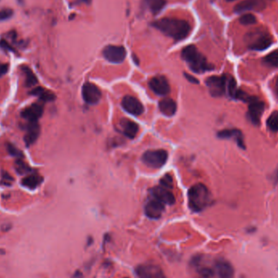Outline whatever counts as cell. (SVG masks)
I'll use <instances>...</instances> for the list:
<instances>
[{
	"label": "cell",
	"mask_w": 278,
	"mask_h": 278,
	"mask_svg": "<svg viewBox=\"0 0 278 278\" xmlns=\"http://www.w3.org/2000/svg\"></svg>",
	"instance_id": "42"
},
{
	"label": "cell",
	"mask_w": 278,
	"mask_h": 278,
	"mask_svg": "<svg viewBox=\"0 0 278 278\" xmlns=\"http://www.w3.org/2000/svg\"><path fill=\"white\" fill-rule=\"evenodd\" d=\"M15 169L19 174H31L32 169L23 161L22 159H17L15 164Z\"/></svg>",
	"instance_id": "30"
},
{
	"label": "cell",
	"mask_w": 278,
	"mask_h": 278,
	"mask_svg": "<svg viewBox=\"0 0 278 278\" xmlns=\"http://www.w3.org/2000/svg\"><path fill=\"white\" fill-rule=\"evenodd\" d=\"M7 150H8V153L12 156L17 158V159H21L23 158V153L21 151L17 149L14 145L12 143H7Z\"/></svg>",
	"instance_id": "32"
},
{
	"label": "cell",
	"mask_w": 278,
	"mask_h": 278,
	"mask_svg": "<svg viewBox=\"0 0 278 278\" xmlns=\"http://www.w3.org/2000/svg\"><path fill=\"white\" fill-rule=\"evenodd\" d=\"M226 1H228V2H232V1H234V0H226Z\"/></svg>",
	"instance_id": "41"
},
{
	"label": "cell",
	"mask_w": 278,
	"mask_h": 278,
	"mask_svg": "<svg viewBox=\"0 0 278 278\" xmlns=\"http://www.w3.org/2000/svg\"><path fill=\"white\" fill-rule=\"evenodd\" d=\"M9 70V65L6 63L0 62V77L7 74Z\"/></svg>",
	"instance_id": "36"
},
{
	"label": "cell",
	"mask_w": 278,
	"mask_h": 278,
	"mask_svg": "<svg viewBox=\"0 0 278 278\" xmlns=\"http://www.w3.org/2000/svg\"><path fill=\"white\" fill-rule=\"evenodd\" d=\"M265 8V3L263 0H244L238 3L234 8L236 13H245L248 11L262 10Z\"/></svg>",
	"instance_id": "17"
},
{
	"label": "cell",
	"mask_w": 278,
	"mask_h": 278,
	"mask_svg": "<svg viewBox=\"0 0 278 278\" xmlns=\"http://www.w3.org/2000/svg\"><path fill=\"white\" fill-rule=\"evenodd\" d=\"M135 273L139 278H166L162 268L153 263L140 264L135 268Z\"/></svg>",
	"instance_id": "7"
},
{
	"label": "cell",
	"mask_w": 278,
	"mask_h": 278,
	"mask_svg": "<svg viewBox=\"0 0 278 278\" xmlns=\"http://www.w3.org/2000/svg\"><path fill=\"white\" fill-rule=\"evenodd\" d=\"M185 76L187 77V79L189 80V82H192V83H199V81L194 78L191 75L187 74V73H185Z\"/></svg>",
	"instance_id": "37"
},
{
	"label": "cell",
	"mask_w": 278,
	"mask_h": 278,
	"mask_svg": "<svg viewBox=\"0 0 278 278\" xmlns=\"http://www.w3.org/2000/svg\"><path fill=\"white\" fill-rule=\"evenodd\" d=\"M274 90H275L276 95L278 99V77H277L275 82V86H274Z\"/></svg>",
	"instance_id": "38"
},
{
	"label": "cell",
	"mask_w": 278,
	"mask_h": 278,
	"mask_svg": "<svg viewBox=\"0 0 278 278\" xmlns=\"http://www.w3.org/2000/svg\"><path fill=\"white\" fill-rule=\"evenodd\" d=\"M238 90H239V89L237 88L236 81H235L234 77L228 75V77H227V84H226V92L228 93V95L232 99L235 100Z\"/></svg>",
	"instance_id": "27"
},
{
	"label": "cell",
	"mask_w": 278,
	"mask_h": 278,
	"mask_svg": "<svg viewBox=\"0 0 278 278\" xmlns=\"http://www.w3.org/2000/svg\"><path fill=\"white\" fill-rule=\"evenodd\" d=\"M146 4L153 14H158L166 5V0H146Z\"/></svg>",
	"instance_id": "26"
},
{
	"label": "cell",
	"mask_w": 278,
	"mask_h": 278,
	"mask_svg": "<svg viewBox=\"0 0 278 278\" xmlns=\"http://www.w3.org/2000/svg\"><path fill=\"white\" fill-rule=\"evenodd\" d=\"M249 48L254 51H264L273 43V37L265 31H252L246 37Z\"/></svg>",
	"instance_id": "4"
},
{
	"label": "cell",
	"mask_w": 278,
	"mask_h": 278,
	"mask_svg": "<svg viewBox=\"0 0 278 278\" xmlns=\"http://www.w3.org/2000/svg\"><path fill=\"white\" fill-rule=\"evenodd\" d=\"M267 126L273 133L278 132V111L271 113L267 120Z\"/></svg>",
	"instance_id": "29"
},
{
	"label": "cell",
	"mask_w": 278,
	"mask_h": 278,
	"mask_svg": "<svg viewBox=\"0 0 278 278\" xmlns=\"http://www.w3.org/2000/svg\"><path fill=\"white\" fill-rule=\"evenodd\" d=\"M248 104V112H247L248 119L251 121L252 124L259 125L261 123V117L263 116L265 109V104L256 97H254Z\"/></svg>",
	"instance_id": "9"
},
{
	"label": "cell",
	"mask_w": 278,
	"mask_h": 278,
	"mask_svg": "<svg viewBox=\"0 0 278 278\" xmlns=\"http://www.w3.org/2000/svg\"><path fill=\"white\" fill-rule=\"evenodd\" d=\"M20 70H21L23 75L25 76V86L26 87H35V85L37 84V77L35 76L32 70H30V67H28L26 65H23L20 67Z\"/></svg>",
	"instance_id": "25"
},
{
	"label": "cell",
	"mask_w": 278,
	"mask_h": 278,
	"mask_svg": "<svg viewBox=\"0 0 278 278\" xmlns=\"http://www.w3.org/2000/svg\"><path fill=\"white\" fill-rule=\"evenodd\" d=\"M152 25L176 41L185 39L191 31V25L187 20L176 18H161L152 23Z\"/></svg>",
	"instance_id": "1"
},
{
	"label": "cell",
	"mask_w": 278,
	"mask_h": 278,
	"mask_svg": "<svg viewBox=\"0 0 278 278\" xmlns=\"http://www.w3.org/2000/svg\"><path fill=\"white\" fill-rule=\"evenodd\" d=\"M188 204L194 212H199L211 204V194L204 184H196L189 190Z\"/></svg>",
	"instance_id": "3"
},
{
	"label": "cell",
	"mask_w": 278,
	"mask_h": 278,
	"mask_svg": "<svg viewBox=\"0 0 278 278\" xmlns=\"http://www.w3.org/2000/svg\"><path fill=\"white\" fill-rule=\"evenodd\" d=\"M103 55L109 62L120 64L126 57V51L122 46L108 45L103 50Z\"/></svg>",
	"instance_id": "8"
},
{
	"label": "cell",
	"mask_w": 278,
	"mask_h": 278,
	"mask_svg": "<svg viewBox=\"0 0 278 278\" xmlns=\"http://www.w3.org/2000/svg\"><path fill=\"white\" fill-rule=\"evenodd\" d=\"M43 107L40 104H33L21 112V117L28 122H37L43 114Z\"/></svg>",
	"instance_id": "19"
},
{
	"label": "cell",
	"mask_w": 278,
	"mask_h": 278,
	"mask_svg": "<svg viewBox=\"0 0 278 278\" xmlns=\"http://www.w3.org/2000/svg\"><path fill=\"white\" fill-rule=\"evenodd\" d=\"M215 272L218 278H234L233 266L224 259H219L215 262Z\"/></svg>",
	"instance_id": "16"
},
{
	"label": "cell",
	"mask_w": 278,
	"mask_h": 278,
	"mask_svg": "<svg viewBox=\"0 0 278 278\" xmlns=\"http://www.w3.org/2000/svg\"><path fill=\"white\" fill-rule=\"evenodd\" d=\"M13 10L11 8H3L0 10V21L8 20L13 16Z\"/></svg>",
	"instance_id": "33"
},
{
	"label": "cell",
	"mask_w": 278,
	"mask_h": 278,
	"mask_svg": "<svg viewBox=\"0 0 278 278\" xmlns=\"http://www.w3.org/2000/svg\"><path fill=\"white\" fill-rule=\"evenodd\" d=\"M80 1H82V2H84L86 3H89L91 2V0H80Z\"/></svg>",
	"instance_id": "39"
},
{
	"label": "cell",
	"mask_w": 278,
	"mask_h": 278,
	"mask_svg": "<svg viewBox=\"0 0 278 278\" xmlns=\"http://www.w3.org/2000/svg\"><path fill=\"white\" fill-rule=\"evenodd\" d=\"M122 133L130 139H134L139 133V124L129 119H122L120 122Z\"/></svg>",
	"instance_id": "21"
},
{
	"label": "cell",
	"mask_w": 278,
	"mask_h": 278,
	"mask_svg": "<svg viewBox=\"0 0 278 278\" xmlns=\"http://www.w3.org/2000/svg\"><path fill=\"white\" fill-rule=\"evenodd\" d=\"M151 194L154 199L161 202L162 204L173 205V204H175V201H176V199H175V196L173 194V192L170 191L168 188H165L162 186L152 188Z\"/></svg>",
	"instance_id": "13"
},
{
	"label": "cell",
	"mask_w": 278,
	"mask_h": 278,
	"mask_svg": "<svg viewBox=\"0 0 278 278\" xmlns=\"http://www.w3.org/2000/svg\"><path fill=\"white\" fill-rule=\"evenodd\" d=\"M164 211V204L157 199H151L145 205V214L150 219L156 220L161 217Z\"/></svg>",
	"instance_id": "14"
},
{
	"label": "cell",
	"mask_w": 278,
	"mask_h": 278,
	"mask_svg": "<svg viewBox=\"0 0 278 278\" xmlns=\"http://www.w3.org/2000/svg\"><path fill=\"white\" fill-rule=\"evenodd\" d=\"M276 179H277V181H278V171L277 173V176H276Z\"/></svg>",
	"instance_id": "40"
},
{
	"label": "cell",
	"mask_w": 278,
	"mask_h": 278,
	"mask_svg": "<svg viewBox=\"0 0 278 278\" xmlns=\"http://www.w3.org/2000/svg\"><path fill=\"white\" fill-rule=\"evenodd\" d=\"M82 95L85 102L89 104H96L100 102L102 94L100 89L95 85L90 82H87L83 85Z\"/></svg>",
	"instance_id": "10"
},
{
	"label": "cell",
	"mask_w": 278,
	"mask_h": 278,
	"mask_svg": "<svg viewBox=\"0 0 278 278\" xmlns=\"http://www.w3.org/2000/svg\"><path fill=\"white\" fill-rule=\"evenodd\" d=\"M181 57L189 65L191 70L196 73H203L214 69L194 45H189L184 48Z\"/></svg>",
	"instance_id": "2"
},
{
	"label": "cell",
	"mask_w": 278,
	"mask_h": 278,
	"mask_svg": "<svg viewBox=\"0 0 278 278\" xmlns=\"http://www.w3.org/2000/svg\"><path fill=\"white\" fill-rule=\"evenodd\" d=\"M43 179L42 176L37 174H30L21 180L23 187L29 190H35L39 187Z\"/></svg>",
	"instance_id": "23"
},
{
	"label": "cell",
	"mask_w": 278,
	"mask_h": 278,
	"mask_svg": "<svg viewBox=\"0 0 278 278\" xmlns=\"http://www.w3.org/2000/svg\"><path fill=\"white\" fill-rule=\"evenodd\" d=\"M39 124L37 122H28L26 128H25V134L24 137V141L28 147L35 144L40 135Z\"/></svg>",
	"instance_id": "15"
},
{
	"label": "cell",
	"mask_w": 278,
	"mask_h": 278,
	"mask_svg": "<svg viewBox=\"0 0 278 278\" xmlns=\"http://www.w3.org/2000/svg\"><path fill=\"white\" fill-rule=\"evenodd\" d=\"M192 265L196 268L197 273L202 278H212L214 277L215 271L203 263V256H196L192 259Z\"/></svg>",
	"instance_id": "20"
},
{
	"label": "cell",
	"mask_w": 278,
	"mask_h": 278,
	"mask_svg": "<svg viewBox=\"0 0 278 278\" xmlns=\"http://www.w3.org/2000/svg\"><path fill=\"white\" fill-rule=\"evenodd\" d=\"M239 21H240L242 25H254L256 22V17L253 14L246 13V14L242 16L240 19H239Z\"/></svg>",
	"instance_id": "31"
},
{
	"label": "cell",
	"mask_w": 278,
	"mask_h": 278,
	"mask_svg": "<svg viewBox=\"0 0 278 278\" xmlns=\"http://www.w3.org/2000/svg\"><path fill=\"white\" fill-rule=\"evenodd\" d=\"M13 181V179L12 176L8 174V173H3L2 175V181L1 183L4 184V185H10Z\"/></svg>",
	"instance_id": "35"
},
{
	"label": "cell",
	"mask_w": 278,
	"mask_h": 278,
	"mask_svg": "<svg viewBox=\"0 0 278 278\" xmlns=\"http://www.w3.org/2000/svg\"><path fill=\"white\" fill-rule=\"evenodd\" d=\"M176 104L172 99H164L159 103V109L166 117H173L176 112Z\"/></svg>",
	"instance_id": "22"
},
{
	"label": "cell",
	"mask_w": 278,
	"mask_h": 278,
	"mask_svg": "<svg viewBox=\"0 0 278 278\" xmlns=\"http://www.w3.org/2000/svg\"><path fill=\"white\" fill-rule=\"evenodd\" d=\"M30 94L34 96H37L40 100L44 101V102L54 101L55 99V95L53 94L52 92L49 91L42 87L34 88L32 91L30 92Z\"/></svg>",
	"instance_id": "24"
},
{
	"label": "cell",
	"mask_w": 278,
	"mask_h": 278,
	"mask_svg": "<svg viewBox=\"0 0 278 278\" xmlns=\"http://www.w3.org/2000/svg\"><path fill=\"white\" fill-rule=\"evenodd\" d=\"M217 137L221 139H234L237 144L242 149H246L245 143H244L243 135L241 130L237 129H224L218 132Z\"/></svg>",
	"instance_id": "18"
},
{
	"label": "cell",
	"mask_w": 278,
	"mask_h": 278,
	"mask_svg": "<svg viewBox=\"0 0 278 278\" xmlns=\"http://www.w3.org/2000/svg\"><path fill=\"white\" fill-rule=\"evenodd\" d=\"M228 75L223 76H211L206 80L207 87H208L209 92L214 97H220L226 92Z\"/></svg>",
	"instance_id": "6"
},
{
	"label": "cell",
	"mask_w": 278,
	"mask_h": 278,
	"mask_svg": "<svg viewBox=\"0 0 278 278\" xmlns=\"http://www.w3.org/2000/svg\"><path fill=\"white\" fill-rule=\"evenodd\" d=\"M122 106L124 111L135 117L142 115L144 112V107L142 103L131 95H126L122 99Z\"/></svg>",
	"instance_id": "11"
},
{
	"label": "cell",
	"mask_w": 278,
	"mask_h": 278,
	"mask_svg": "<svg viewBox=\"0 0 278 278\" xmlns=\"http://www.w3.org/2000/svg\"><path fill=\"white\" fill-rule=\"evenodd\" d=\"M168 158V152L164 150H151L145 152L142 160L147 167L152 169H160L166 164Z\"/></svg>",
	"instance_id": "5"
},
{
	"label": "cell",
	"mask_w": 278,
	"mask_h": 278,
	"mask_svg": "<svg viewBox=\"0 0 278 278\" xmlns=\"http://www.w3.org/2000/svg\"><path fill=\"white\" fill-rule=\"evenodd\" d=\"M149 87L155 94L160 96L167 95L170 92V85L166 77L162 75L152 77V79L150 80Z\"/></svg>",
	"instance_id": "12"
},
{
	"label": "cell",
	"mask_w": 278,
	"mask_h": 278,
	"mask_svg": "<svg viewBox=\"0 0 278 278\" xmlns=\"http://www.w3.org/2000/svg\"><path fill=\"white\" fill-rule=\"evenodd\" d=\"M160 186L168 188V189H172L174 187L173 183V177L169 174H167L163 178L160 180Z\"/></svg>",
	"instance_id": "34"
},
{
	"label": "cell",
	"mask_w": 278,
	"mask_h": 278,
	"mask_svg": "<svg viewBox=\"0 0 278 278\" xmlns=\"http://www.w3.org/2000/svg\"><path fill=\"white\" fill-rule=\"evenodd\" d=\"M263 63L267 66L272 68H278V50L273 51L263 58Z\"/></svg>",
	"instance_id": "28"
}]
</instances>
